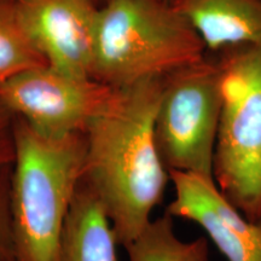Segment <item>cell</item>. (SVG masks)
Masks as SVG:
<instances>
[{"label": "cell", "mask_w": 261, "mask_h": 261, "mask_svg": "<svg viewBox=\"0 0 261 261\" xmlns=\"http://www.w3.org/2000/svg\"><path fill=\"white\" fill-rule=\"evenodd\" d=\"M163 77L114 89L109 102L84 133L83 182L125 248L151 223L152 212L171 180L155 138Z\"/></svg>", "instance_id": "cell-1"}, {"label": "cell", "mask_w": 261, "mask_h": 261, "mask_svg": "<svg viewBox=\"0 0 261 261\" xmlns=\"http://www.w3.org/2000/svg\"><path fill=\"white\" fill-rule=\"evenodd\" d=\"M15 158L10 185L14 256L61 261L71 204L83 181L84 133L51 138L14 117Z\"/></svg>", "instance_id": "cell-2"}, {"label": "cell", "mask_w": 261, "mask_h": 261, "mask_svg": "<svg viewBox=\"0 0 261 261\" xmlns=\"http://www.w3.org/2000/svg\"><path fill=\"white\" fill-rule=\"evenodd\" d=\"M205 55L200 35L168 0H104L91 76L120 89L163 77Z\"/></svg>", "instance_id": "cell-3"}, {"label": "cell", "mask_w": 261, "mask_h": 261, "mask_svg": "<svg viewBox=\"0 0 261 261\" xmlns=\"http://www.w3.org/2000/svg\"><path fill=\"white\" fill-rule=\"evenodd\" d=\"M217 55L223 107L213 178L224 197L256 223L261 211V47L237 45Z\"/></svg>", "instance_id": "cell-4"}, {"label": "cell", "mask_w": 261, "mask_h": 261, "mask_svg": "<svg viewBox=\"0 0 261 261\" xmlns=\"http://www.w3.org/2000/svg\"><path fill=\"white\" fill-rule=\"evenodd\" d=\"M221 107V69L217 54L207 52L201 61L163 77L155 138L168 173H192L214 179Z\"/></svg>", "instance_id": "cell-5"}, {"label": "cell", "mask_w": 261, "mask_h": 261, "mask_svg": "<svg viewBox=\"0 0 261 261\" xmlns=\"http://www.w3.org/2000/svg\"><path fill=\"white\" fill-rule=\"evenodd\" d=\"M114 89L92 77L65 74L50 65L25 70L0 84V107L45 137L85 133Z\"/></svg>", "instance_id": "cell-6"}, {"label": "cell", "mask_w": 261, "mask_h": 261, "mask_svg": "<svg viewBox=\"0 0 261 261\" xmlns=\"http://www.w3.org/2000/svg\"><path fill=\"white\" fill-rule=\"evenodd\" d=\"M17 8L25 31L50 67L92 77L97 0H22Z\"/></svg>", "instance_id": "cell-7"}, {"label": "cell", "mask_w": 261, "mask_h": 261, "mask_svg": "<svg viewBox=\"0 0 261 261\" xmlns=\"http://www.w3.org/2000/svg\"><path fill=\"white\" fill-rule=\"evenodd\" d=\"M169 179L175 196L166 213L201 226L227 261H261V225L231 204L214 179L184 172Z\"/></svg>", "instance_id": "cell-8"}, {"label": "cell", "mask_w": 261, "mask_h": 261, "mask_svg": "<svg viewBox=\"0 0 261 261\" xmlns=\"http://www.w3.org/2000/svg\"><path fill=\"white\" fill-rule=\"evenodd\" d=\"M207 52L237 45L261 47V0H173Z\"/></svg>", "instance_id": "cell-9"}, {"label": "cell", "mask_w": 261, "mask_h": 261, "mask_svg": "<svg viewBox=\"0 0 261 261\" xmlns=\"http://www.w3.org/2000/svg\"><path fill=\"white\" fill-rule=\"evenodd\" d=\"M117 246L103 208L81 181L65 224L61 261H117Z\"/></svg>", "instance_id": "cell-10"}, {"label": "cell", "mask_w": 261, "mask_h": 261, "mask_svg": "<svg viewBox=\"0 0 261 261\" xmlns=\"http://www.w3.org/2000/svg\"><path fill=\"white\" fill-rule=\"evenodd\" d=\"M129 261H208L207 238L182 241L175 233L173 218L167 213L154 219L126 247Z\"/></svg>", "instance_id": "cell-11"}, {"label": "cell", "mask_w": 261, "mask_h": 261, "mask_svg": "<svg viewBox=\"0 0 261 261\" xmlns=\"http://www.w3.org/2000/svg\"><path fill=\"white\" fill-rule=\"evenodd\" d=\"M47 62L25 31L17 2L0 0V84Z\"/></svg>", "instance_id": "cell-12"}, {"label": "cell", "mask_w": 261, "mask_h": 261, "mask_svg": "<svg viewBox=\"0 0 261 261\" xmlns=\"http://www.w3.org/2000/svg\"><path fill=\"white\" fill-rule=\"evenodd\" d=\"M12 163L0 166V261L14 256L11 211H10V185Z\"/></svg>", "instance_id": "cell-13"}, {"label": "cell", "mask_w": 261, "mask_h": 261, "mask_svg": "<svg viewBox=\"0 0 261 261\" xmlns=\"http://www.w3.org/2000/svg\"><path fill=\"white\" fill-rule=\"evenodd\" d=\"M14 117L0 107V166L14 162Z\"/></svg>", "instance_id": "cell-14"}, {"label": "cell", "mask_w": 261, "mask_h": 261, "mask_svg": "<svg viewBox=\"0 0 261 261\" xmlns=\"http://www.w3.org/2000/svg\"><path fill=\"white\" fill-rule=\"evenodd\" d=\"M4 261H17V260H16V257H15V256H11V257H9V259L4 260Z\"/></svg>", "instance_id": "cell-15"}, {"label": "cell", "mask_w": 261, "mask_h": 261, "mask_svg": "<svg viewBox=\"0 0 261 261\" xmlns=\"http://www.w3.org/2000/svg\"><path fill=\"white\" fill-rule=\"evenodd\" d=\"M256 223H259L261 225V211H260V215H259V219H257Z\"/></svg>", "instance_id": "cell-16"}, {"label": "cell", "mask_w": 261, "mask_h": 261, "mask_svg": "<svg viewBox=\"0 0 261 261\" xmlns=\"http://www.w3.org/2000/svg\"><path fill=\"white\" fill-rule=\"evenodd\" d=\"M14 2H22V0H14Z\"/></svg>", "instance_id": "cell-17"}, {"label": "cell", "mask_w": 261, "mask_h": 261, "mask_svg": "<svg viewBox=\"0 0 261 261\" xmlns=\"http://www.w3.org/2000/svg\"><path fill=\"white\" fill-rule=\"evenodd\" d=\"M168 2H171V3H173V0H168Z\"/></svg>", "instance_id": "cell-18"}, {"label": "cell", "mask_w": 261, "mask_h": 261, "mask_svg": "<svg viewBox=\"0 0 261 261\" xmlns=\"http://www.w3.org/2000/svg\"><path fill=\"white\" fill-rule=\"evenodd\" d=\"M97 2H99V0H97ZM103 2H104V0H103Z\"/></svg>", "instance_id": "cell-19"}]
</instances>
